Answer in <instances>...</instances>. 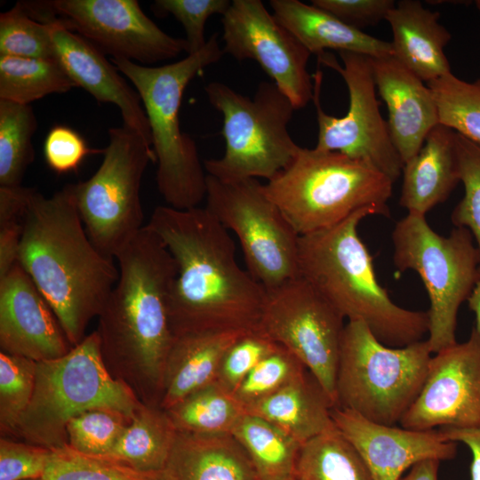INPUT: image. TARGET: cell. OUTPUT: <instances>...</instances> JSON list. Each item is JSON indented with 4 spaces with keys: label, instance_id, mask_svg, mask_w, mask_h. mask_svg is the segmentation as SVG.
Here are the masks:
<instances>
[{
    "label": "cell",
    "instance_id": "1",
    "mask_svg": "<svg viewBox=\"0 0 480 480\" xmlns=\"http://www.w3.org/2000/svg\"><path fill=\"white\" fill-rule=\"evenodd\" d=\"M147 226L163 240L178 268L169 300L174 335L260 330L266 288L239 267L236 245L204 207L157 206Z\"/></svg>",
    "mask_w": 480,
    "mask_h": 480
},
{
    "label": "cell",
    "instance_id": "2",
    "mask_svg": "<svg viewBox=\"0 0 480 480\" xmlns=\"http://www.w3.org/2000/svg\"><path fill=\"white\" fill-rule=\"evenodd\" d=\"M116 259L118 279L98 316L102 357L142 404L158 406L173 340L169 300L177 264L147 225Z\"/></svg>",
    "mask_w": 480,
    "mask_h": 480
},
{
    "label": "cell",
    "instance_id": "3",
    "mask_svg": "<svg viewBox=\"0 0 480 480\" xmlns=\"http://www.w3.org/2000/svg\"><path fill=\"white\" fill-rule=\"evenodd\" d=\"M114 259L90 239L68 184L51 196L35 188L18 261L55 313L69 343L81 342L118 279Z\"/></svg>",
    "mask_w": 480,
    "mask_h": 480
},
{
    "label": "cell",
    "instance_id": "4",
    "mask_svg": "<svg viewBox=\"0 0 480 480\" xmlns=\"http://www.w3.org/2000/svg\"><path fill=\"white\" fill-rule=\"evenodd\" d=\"M371 215V210H361L333 227L300 236L299 276L344 318L363 322L387 346L404 347L428 332V312L398 306L380 284L357 232Z\"/></svg>",
    "mask_w": 480,
    "mask_h": 480
},
{
    "label": "cell",
    "instance_id": "5",
    "mask_svg": "<svg viewBox=\"0 0 480 480\" xmlns=\"http://www.w3.org/2000/svg\"><path fill=\"white\" fill-rule=\"evenodd\" d=\"M223 54L214 33L198 52L159 67L110 59L140 97L156 157L157 188L167 205L175 209L199 207L207 188V174L196 143L180 128L183 93L193 78L218 62Z\"/></svg>",
    "mask_w": 480,
    "mask_h": 480
},
{
    "label": "cell",
    "instance_id": "6",
    "mask_svg": "<svg viewBox=\"0 0 480 480\" xmlns=\"http://www.w3.org/2000/svg\"><path fill=\"white\" fill-rule=\"evenodd\" d=\"M393 183L364 161L300 147L291 164L263 184V189L294 231L304 236L364 209L389 216Z\"/></svg>",
    "mask_w": 480,
    "mask_h": 480
},
{
    "label": "cell",
    "instance_id": "7",
    "mask_svg": "<svg viewBox=\"0 0 480 480\" xmlns=\"http://www.w3.org/2000/svg\"><path fill=\"white\" fill-rule=\"evenodd\" d=\"M142 404L107 368L96 331L63 356L37 362L35 388L13 437L55 449L68 444V421L92 409H110L132 418Z\"/></svg>",
    "mask_w": 480,
    "mask_h": 480
},
{
    "label": "cell",
    "instance_id": "8",
    "mask_svg": "<svg viewBox=\"0 0 480 480\" xmlns=\"http://www.w3.org/2000/svg\"><path fill=\"white\" fill-rule=\"evenodd\" d=\"M204 91L222 115L225 141L221 157L204 160L206 174L268 181L291 164L300 148L288 131L296 109L273 82H260L252 99L220 82L209 83Z\"/></svg>",
    "mask_w": 480,
    "mask_h": 480
},
{
    "label": "cell",
    "instance_id": "9",
    "mask_svg": "<svg viewBox=\"0 0 480 480\" xmlns=\"http://www.w3.org/2000/svg\"><path fill=\"white\" fill-rule=\"evenodd\" d=\"M431 354L427 340L389 347L363 322L348 321L340 341L336 407L394 426L420 393Z\"/></svg>",
    "mask_w": 480,
    "mask_h": 480
},
{
    "label": "cell",
    "instance_id": "10",
    "mask_svg": "<svg viewBox=\"0 0 480 480\" xmlns=\"http://www.w3.org/2000/svg\"><path fill=\"white\" fill-rule=\"evenodd\" d=\"M473 239L466 228L459 227L441 236L426 216L415 213H407L393 230L396 267L417 272L429 298L427 340L434 354L457 342L460 306L478 281L480 255Z\"/></svg>",
    "mask_w": 480,
    "mask_h": 480
},
{
    "label": "cell",
    "instance_id": "11",
    "mask_svg": "<svg viewBox=\"0 0 480 480\" xmlns=\"http://www.w3.org/2000/svg\"><path fill=\"white\" fill-rule=\"evenodd\" d=\"M103 160L92 177L69 184L85 230L97 249L116 259L144 228L140 184L149 163V142L123 125L108 130Z\"/></svg>",
    "mask_w": 480,
    "mask_h": 480
},
{
    "label": "cell",
    "instance_id": "12",
    "mask_svg": "<svg viewBox=\"0 0 480 480\" xmlns=\"http://www.w3.org/2000/svg\"><path fill=\"white\" fill-rule=\"evenodd\" d=\"M209 212L238 238L247 271L266 289L299 276V235L257 179L221 180L207 174Z\"/></svg>",
    "mask_w": 480,
    "mask_h": 480
},
{
    "label": "cell",
    "instance_id": "13",
    "mask_svg": "<svg viewBox=\"0 0 480 480\" xmlns=\"http://www.w3.org/2000/svg\"><path fill=\"white\" fill-rule=\"evenodd\" d=\"M339 53L342 66L332 54L326 52L318 55L317 59L318 62L334 69L343 78L348 91V109L340 117L324 111L320 102L323 74L317 68L312 76V101L318 125L315 148L340 152L364 161L395 182L402 174L404 163L392 142L387 121L380 111L372 58L349 52Z\"/></svg>",
    "mask_w": 480,
    "mask_h": 480
},
{
    "label": "cell",
    "instance_id": "14",
    "mask_svg": "<svg viewBox=\"0 0 480 480\" xmlns=\"http://www.w3.org/2000/svg\"><path fill=\"white\" fill-rule=\"evenodd\" d=\"M343 320L300 276L266 289L260 331L305 366L333 407Z\"/></svg>",
    "mask_w": 480,
    "mask_h": 480
},
{
    "label": "cell",
    "instance_id": "15",
    "mask_svg": "<svg viewBox=\"0 0 480 480\" xmlns=\"http://www.w3.org/2000/svg\"><path fill=\"white\" fill-rule=\"evenodd\" d=\"M221 22L223 53L255 60L296 110L312 100L314 81L307 69L311 53L262 1H231Z\"/></svg>",
    "mask_w": 480,
    "mask_h": 480
},
{
    "label": "cell",
    "instance_id": "16",
    "mask_svg": "<svg viewBox=\"0 0 480 480\" xmlns=\"http://www.w3.org/2000/svg\"><path fill=\"white\" fill-rule=\"evenodd\" d=\"M52 14L112 59L140 65L172 60L188 50L150 20L136 0L46 1Z\"/></svg>",
    "mask_w": 480,
    "mask_h": 480
},
{
    "label": "cell",
    "instance_id": "17",
    "mask_svg": "<svg viewBox=\"0 0 480 480\" xmlns=\"http://www.w3.org/2000/svg\"><path fill=\"white\" fill-rule=\"evenodd\" d=\"M399 423L414 430L480 426V337L475 328L466 341L431 357L420 391Z\"/></svg>",
    "mask_w": 480,
    "mask_h": 480
},
{
    "label": "cell",
    "instance_id": "18",
    "mask_svg": "<svg viewBox=\"0 0 480 480\" xmlns=\"http://www.w3.org/2000/svg\"><path fill=\"white\" fill-rule=\"evenodd\" d=\"M332 419L360 454L373 480H400L418 462L448 460L457 454V443L439 430L384 425L338 406L332 409Z\"/></svg>",
    "mask_w": 480,
    "mask_h": 480
},
{
    "label": "cell",
    "instance_id": "19",
    "mask_svg": "<svg viewBox=\"0 0 480 480\" xmlns=\"http://www.w3.org/2000/svg\"><path fill=\"white\" fill-rule=\"evenodd\" d=\"M69 343L55 313L18 261L0 278V348L35 362L66 355Z\"/></svg>",
    "mask_w": 480,
    "mask_h": 480
},
{
    "label": "cell",
    "instance_id": "20",
    "mask_svg": "<svg viewBox=\"0 0 480 480\" xmlns=\"http://www.w3.org/2000/svg\"><path fill=\"white\" fill-rule=\"evenodd\" d=\"M57 60L76 87H82L98 102L118 108L125 125L152 146L150 127L140 97L124 79L105 54L70 30L58 17L52 29Z\"/></svg>",
    "mask_w": 480,
    "mask_h": 480
},
{
    "label": "cell",
    "instance_id": "21",
    "mask_svg": "<svg viewBox=\"0 0 480 480\" xmlns=\"http://www.w3.org/2000/svg\"><path fill=\"white\" fill-rule=\"evenodd\" d=\"M376 88L385 101L388 128L403 163L415 156L439 122L430 89L393 55L372 58Z\"/></svg>",
    "mask_w": 480,
    "mask_h": 480
},
{
    "label": "cell",
    "instance_id": "22",
    "mask_svg": "<svg viewBox=\"0 0 480 480\" xmlns=\"http://www.w3.org/2000/svg\"><path fill=\"white\" fill-rule=\"evenodd\" d=\"M246 332L222 330L174 335L165 360L159 406L168 410L215 382L226 351Z\"/></svg>",
    "mask_w": 480,
    "mask_h": 480
},
{
    "label": "cell",
    "instance_id": "23",
    "mask_svg": "<svg viewBox=\"0 0 480 480\" xmlns=\"http://www.w3.org/2000/svg\"><path fill=\"white\" fill-rule=\"evenodd\" d=\"M439 17L420 1L401 0L386 18L393 34V56L426 84L452 73L444 51L451 34Z\"/></svg>",
    "mask_w": 480,
    "mask_h": 480
},
{
    "label": "cell",
    "instance_id": "24",
    "mask_svg": "<svg viewBox=\"0 0 480 480\" xmlns=\"http://www.w3.org/2000/svg\"><path fill=\"white\" fill-rule=\"evenodd\" d=\"M399 204L408 213L426 214L444 202L460 179L456 132L438 124L418 153L403 166Z\"/></svg>",
    "mask_w": 480,
    "mask_h": 480
},
{
    "label": "cell",
    "instance_id": "25",
    "mask_svg": "<svg viewBox=\"0 0 480 480\" xmlns=\"http://www.w3.org/2000/svg\"><path fill=\"white\" fill-rule=\"evenodd\" d=\"M164 480H259L246 452L230 434L177 431Z\"/></svg>",
    "mask_w": 480,
    "mask_h": 480
},
{
    "label": "cell",
    "instance_id": "26",
    "mask_svg": "<svg viewBox=\"0 0 480 480\" xmlns=\"http://www.w3.org/2000/svg\"><path fill=\"white\" fill-rule=\"evenodd\" d=\"M274 16L316 56L332 49L380 58L393 55L391 43L350 27L329 12L299 0H271Z\"/></svg>",
    "mask_w": 480,
    "mask_h": 480
},
{
    "label": "cell",
    "instance_id": "27",
    "mask_svg": "<svg viewBox=\"0 0 480 480\" xmlns=\"http://www.w3.org/2000/svg\"><path fill=\"white\" fill-rule=\"evenodd\" d=\"M332 408L325 392L308 371L244 409L246 413L264 419L302 444L333 425Z\"/></svg>",
    "mask_w": 480,
    "mask_h": 480
},
{
    "label": "cell",
    "instance_id": "28",
    "mask_svg": "<svg viewBox=\"0 0 480 480\" xmlns=\"http://www.w3.org/2000/svg\"><path fill=\"white\" fill-rule=\"evenodd\" d=\"M177 429L165 410L142 404L106 457L144 472H162Z\"/></svg>",
    "mask_w": 480,
    "mask_h": 480
},
{
    "label": "cell",
    "instance_id": "29",
    "mask_svg": "<svg viewBox=\"0 0 480 480\" xmlns=\"http://www.w3.org/2000/svg\"><path fill=\"white\" fill-rule=\"evenodd\" d=\"M231 435L249 457L259 480L293 477L301 444L258 416L245 413Z\"/></svg>",
    "mask_w": 480,
    "mask_h": 480
},
{
    "label": "cell",
    "instance_id": "30",
    "mask_svg": "<svg viewBox=\"0 0 480 480\" xmlns=\"http://www.w3.org/2000/svg\"><path fill=\"white\" fill-rule=\"evenodd\" d=\"M296 480H373L364 460L333 425L300 446Z\"/></svg>",
    "mask_w": 480,
    "mask_h": 480
},
{
    "label": "cell",
    "instance_id": "31",
    "mask_svg": "<svg viewBox=\"0 0 480 480\" xmlns=\"http://www.w3.org/2000/svg\"><path fill=\"white\" fill-rule=\"evenodd\" d=\"M177 431L198 435L230 434L245 409L216 381L165 410Z\"/></svg>",
    "mask_w": 480,
    "mask_h": 480
},
{
    "label": "cell",
    "instance_id": "32",
    "mask_svg": "<svg viewBox=\"0 0 480 480\" xmlns=\"http://www.w3.org/2000/svg\"><path fill=\"white\" fill-rule=\"evenodd\" d=\"M76 87L57 59L0 55V100L20 104Z\"/></svg>",
    "mask_w": 480,
    "mask_h": 480
},
{
    "label": "cell",
    "instance_id": "33",
    "mask_svg": "<svg viewBox=\"0 0 480 480\" xmlns=\"http://www.w3.org/2000/svg\"><path fill=\"white\" fill-rule=\"evenodd\" d=\"M37 120L30 105L0 100V186L18 187L35 151Z\"/></svg>",
    "mask_w": 480,
    "mask_h": 480
},
{
    "label": "cell",
    "instance_id": "34",
    "mask_svg": "<svg viewBox=\"0 0 480 480\" xmlns=\"http://www.w3.org/2000/svg\"><path fill=\"white\" fill-rule=\"evenodd\" d=\"M426 84L436 100L440 124L480 145V79L467 82L449 73Z\"/></svg>",
    "mask_w": 480,
    "mask_h": 480
},
{
    "label": "cell",
    "instance_id": "35",
    "mask_svg": "<svg viewBox=\"0 0 480 480\" xmlns=\"http://www.w3.org/2000/svg\"><path fill=\"white\" fill-rule=\"evenodd\" d=\"M36 480H164L162 472H144L106 456L78 452L68 444L52 449L43 476Z\"/></svg>",
    "mask_w": 480,
    "mask_h": 480
},
{
    "label": "cell",
    "instance_id": "36",
    "mask_svg": "<svg viewBox=\"0 0 480 480\" xmlns=\"http://www.w3.org/2000/svg\"><path fill=\"white\" fill-rule=\"evenodd\" d=\"M57 20L39 21L18 2L0 14V55L57 59L52 36Z\"/></svg>",
    "mask_w": 480,
    "mask_h": 480
},
{
    "label": "cell",
    "instance_id": "37",
    "mask_svg": "<svg viewBox=\"0 0 480 480\" xmlns=\"http://www.w3.org/2000/svg\"><path fill=\"white\" fill-rule=\"evenodd\" d=\"M36 364L31 359L0 352V430L13 437L32 398Z\"/></svg>",
    "mask_w": 480,
    "mask_h": 480
},
{
    "label": "cell",
    "instance_id": "38",
    "mask_svg": "<svg viewBox=\"0 0 480 480\" xmlns=\"http://www.w3.org/2000/svg\"><path fill=\"white\" fill-rule=\"evenodd\" d=\"M110 409H92L71 419L66 427L68 444L91 455L106 456L131 421Z\"/></svg>",
    "mask_w": 480,
    "mask_h": 480
},
{
    "label": "cell",
    "instance_id": "39",
    "mask_svg": "<svg viewBox=\"0 0 480 480\" xmlns=\"http://www.w3.org/2000/svg\"><path fill=\"white\" fill-rule=\"evenodd\" d=\"M306 372L308 370L293 355L278 345L250 372L234 395L245 408L279 390Z\"/></svg>",
    "mask_w": 480,
    "mask_h": 480
},
{
    "label": "cell",
    "instance_id": "40",
    "mask_svg": "<svg viewBox=\"0 0 480 480\" xmlns=\"http://www.w3.org/2000/svg\"><path fill=\"white\" fill-rule=\"evenodd\" d=\"M456 151L465 193L452 213V221L471 233L480 255V145L456 132Z\"/></svg>",
    "mask_w": 480,
    "mask_h": 480
},
{
    "label": "cell",
    "instance_id": "41",
    "mask_svg": "<svg viewBox=\"0 0 480 480\" xmlns=\"http://www.w3.org/2000/svg\"><path fill=\"white\" fill-rule=\"evenodd\" d=\"M277 347L260 330L243 334L226 351L216 382L234 394L250 372Z\"/></svg>",
    "mask_w": 480,
    "mask_h": 480
},
{
    "label": "cell",
    "instance_id": "42",
    "mask_svg": "<svg viewBox=\"0 0 480 480\" xmlns=\"http://www.w3.org/2000/svg\"><path fill=\"white\" fill-rule=\"evenodd\" d=\"M229 0H156L155 9L171 14L183 26L186 32L188 55L201 51L207 43L204 28L214 14L223 15L229 8Z\"/></svg>",
    "mask_w": 480,
    "mask_h": 480
},
{
    "label": "cell",
    "instance_id": "43",
    "mask_svg": "<svg viewBox=\"0 0 480 480\" xmlns=\"http://www.w3.org/2000/svg\"><path fill=\"white\" fill-rule=\"evenodd\" d=\"M28 209L26 195L18 189L0 192V278L18 262Z\"/></svg>",
    "mask_w": 480,
    "mask_h": 480
},
{
    "label": "cell",
    "instance_id": "44",
    "mask_svg": "<svg viewBox=\"0 0 480 480\" xmlns=\"http://www.w3.org/2000/svg\"><path fill=\"white\" fill-rule=\"evenodd\" d=\"M52 449L16 441L0 439V480H36L49 462Z\"/></svg>",
    "mask_w": 480,
    "mask_h": 480
},
{
    "label": "cell",
    "instance_id": "45",
    "mask_svg": "<svg viewBox=\"0 0 480 480\" xmlns=\"http://www.w3.org/2000/svg\"><path fill=\"white\" fill-rule=\"evenodd\" d=\"M95 153L103 149L91 148L80 133L63 124L52 126L44 142L45 163L59 174L76 171L87 156Z\"/></svg>",
    "mask_w": 480,
    "mask_h": 480
},
{
    "label": "cell",
    "instance_id": "46",
    "mask_svg": "<svg viewBox=\"0 0 480 480\" xmlns=\"http://www.w3.org/2000/svg\"><path fill=\"white\" fill-rule=\"evenodd\" d=\"M311 4L329 12L345 24L361 30L386 20L393 0H312Z\"/></svg>",
    "mask_w": 480,
    "mask_h": 480
},
{
    "label": "cell",
    "instance_id": "47",
    "mask_svg": "<svg viewBox=\"0 0 480 480\" xmlns=\"http://www.w3.org/2000/svg\"><path fill=\"white\" fill-rule=\"evenodd\" d=\"M449 441L462 443L471 452V480H480V426L470 428H440L438 429Z\"/></svg>",
    "mask_w": 480,
    "mask_h": 480
},
{
    "label": "cell",
    "instance_id": "48",
    "mask_svg": "<svg viewBox=\"0 0 480 480\" xmlns=\"http://www.w3.org/2000/svg\"><path fill=\"white\" fill-rule=\"evenodd\" d=\"M440 460H425L411 468L409 473L400 480H438Z\"/></svg>",
    "mask_w": 480,
    "mask_h": 480
},
{
    "label": "cell",
    "instance_id": "49",
    "mask_svg": "<svg viewBox=\"0 0 480 480\" xmlns=\"http://www.w3.org/2000/svg\"><path fill=\"white\" fill-rule=\"evenodd\" d=\"M467 301L468 303V308L475 314L476 325L474 328L480 337V276Z\"/></svg>",
    "mask_w": 480,
    "mask_h": 480
},
{
    "label": "cell",
    "instance_id": "50",
    "mask_svg": "<svg viewBox=\"0 0 480 480\" xmlns=\"http://www.w3.org/2000/svg\"><path fill=\"white\" fill-rule=\"evenodd\" d=\"M475 4H476L477 10H478L479 12H480V0H476V1L475 2Z\"/></svg>",
    "mask_w": 480,
    "mask_h": 480
},
{
    "label": "cell",
    "instance_id": "51",
    "mask_svg": "<svg viewBox=\"0 0 480 480\" xmlns=\"http://www.w3.org/2000/svg\"><path fill=\"white\" fill-rule=\"evenodd\" d=\"M288 480H296V479H295L294 477H292V478H290V479H288Z\"/></svg>",
    "mask_w": 480,
    "mask_h": 480
}]
</instances>
